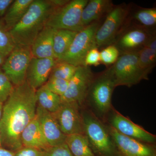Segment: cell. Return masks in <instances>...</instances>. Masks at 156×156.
<instances>
[{
    "label": "cell",
    "mask_w": 156,
    "mask_h": 156,
    "mask_svg": "<svg viewBox=\"0 0 156 156\" xmlns=\"http://www.w3.org/2000/svg\"><path fill=\"white\" fill-rule=\"evenodd\" d=\"M116 87L108 69L95 75L87 91L83 107L87 108L104 122L113 107L112 95Z\"/></svg>",
    "instance_id": "obj_3"
},
{
    "label": "cell",
    "mask_w": 156,
    "mask_h": 156,
    "mask_svg": "<svg viewBox=\"0 0 156 156\" xmlns=\"http://www.w3.org/2000/svg\"><path fill=\"white\" fill-rule=\"evenodd\" d=\"M116 87H131L147 77L140 68L137 51L121 53L114 64L108 68Z\"/></svg>",
    "instance_id": "obj_6"
},
{
    "label": "cell",
    "mask_w": 156,
    "mask_h": 156,
    "mask_svg": "<svg viewBox=\"0 0 156 156\" xmlns=\"http://www.w3.org/2000/svg\"><path fill=\"white\" fill-rule=\"evenodd\" d=\"M14 87L2 69H0V104H4L11 95Z\"/></svg>",
    "instance_id": "obj_29"
},
{
    "label": "cell",
    "mask_w": 156,
    "mask_h": 156,
    "mask_svg": "<svg viewBox=\"0 0 156 156\" xmlns=\"http://www.w3.org/2000/svg\"><path fill=\"white\" fill-rule=\"evenodd\" d=\"M5 57L0 55V66L3 64V62L5 61Z\"/></svg>",
    "instance_id": "obj_37"
},
{
    "label": "cell",
    "mask_w": 156,
    "mask_h": 156,
    "mask_svg": "<svg viewBox=\"0 0 156 156\" xmlns=\"http://www.w3.org/2000/svg\"><path fill=\"white\" fill-rule=\"evenodd\" d=\"M23 147L45 151L50 147L40 127L36 116L24 128L20 136Z\"/></svg>",
    "instance_id": "obj_18"
},
{
    "label": "cell",
    "mask_w": 156,
    "mask_h": 156,
    "mask_svg": "<svg viewBox=\"0 0 156 156\" xmlns=\"http://www.w3.org/2000/svg\"><path fill=\"white\" fill-rule=\"evenodd\" d=\"M56 8L50 1L34 0L22 19L9 30L16 45L30 47Z\"/></svg>",
    "instance_id": "obj_2"
},
{
    "label": "cell",
    "mask_w": 156,
    "mask_h": 156,
    "mask_svg": "<svg viewBox=\"0 0 156 156\" xmlns=\"http://www.w3.org/2000/svg\"><path fill=\"white\" fill-rule=\"evenodd\" d=\"M66 143L73 156H95L85 134L67 135Z\"/></svg>",
    "instance_id": "obj_23"
},
{
    "label": "cell",
    "mask_w": 156,
    "mask_h": 156,
    "mask_svg": "<svg viewBox=\"0 0 156 156\" xmlns=\"http://www.w3.org/2000/svg\"><path fill=\"white\" fill-rule=\"evenodd\" d=\"M100 20L95 21L78 32L67 52L59 61L67 62L74 66H84L85 57L89 50L94 47V39Z\"/></svg>",
    "instance_id": "obj_8"
},
{
    "label": "cell",
    "mask_w": 156,
    "mask_h": 156,
    "mask_svg": "<svg viewBox=\"0 0 156 156\" xmlns=\"http://www.w3.org/2000/svg\"><path fill=\"white\" fill-rule=\"evenodd\" d=\"M34 0H15L9 7L4 17V23L10 30L19 22Z\"/></svg>",
    "instance_id": "obj_21"
},
{
    "label": "cell",
    "mask_w": 156,
    "mask_h": 156,
    "mask_svg": "<svg viewBox=\"0 0 156 156\" xmlns=\"http://www.w3.org/2000/svg\"><path fill=\"white\" fill-rule=\"evenodd\" d=\"M3 106V105L0 104V121H1V118H2V115Z\"/></svg>",
    "instance_id": "obj_38"
},
{
    "label": "cell",
    "mask_w": 156,
    "mask_h": 156,
    "mask_svg": "<svg viewBox=\"0 0 156 156\" xmlns=\"http://www.w3.org/2000/svg\"><path fill=\"white\" fill-rule=\"evenodd\" d=\"M94 75L89 66H78L75 73L69 81L66 92L61 96L62 101L76 102L82 108Z\"/></svg>",
    "instance_id": "obj_12"
},
{
    "label": "cell",
    "mask_w": 156,
    "mask_h": 156,
    "mask_svg": "<svg viewBox=\"0 0 156 156\" xmlns=\"http://www.w3.org/2000/svg\"><path fill=\"white\" fill-rule=\"evenodd\" d=\"M103 122L123 135L141 142L156 145L155 135L133 122L128 117L120 113L113 106Z\"/></svg>",
    "instance_id": "obj_10"
},
{
    "label": "cell",
    "mask_w": 156,
    "mask_h": 156,
    "mask_svg": "<svg viewBox=\"0 0 156 156\" xmlns=\"http://www.w3.org/2000/svg\"><path fill=\"white\" fill-rule=\"evenodd\" d=\"M56 62L53 58L33 57L27 73V82L33 89L37 90L47 83Z\"/></svg>",
    "instance_id": "obj_16"
},
{
    "label": "cell",
    "mask_w": 156,
    "mask_h": 156,
    "mask_svg": "<svg viewBox=\"0 0 156 156\" xmlns=\"http://www.w3.org/2000/svg\"><path fill=\"white\" fill-rule=\"evenodd\" d=\"M106 125L116 147L118 156H156V145L125 136Z\"/></svg>",
    "instance_id": "obj_14"
},
{
    "label": "cell",
    "mask_w": 156,
    "mask_h": 156,
    "mask_svg": "<svg viewBox=\"0 0 156 156\" xmlns=\"http://www.w3.org/2000/svg\"><path fill=\"white\" fill-rule=\"evenodd\" d=\"M14 1L13 0H0V17L5 15Z\"/></svg>",
    "instance_id": "obj_34"
},
{
    "label": "cell",
    "mask_w": 156,
    "mask_h": 156,
    "mask_svg": "<svg viewBox=\"0 0 156 156\" xmlns=\"http://www.w3.org/2000/svg\"><path fill=\"white\" fill-rule=\"evenodd\" d=\"M114 6L111 0H90L82 11L81 23L85 27L106 16Z\"/></svg>",
    "instance_id": "obj_19"
},
{
    "label": "cell",
    "mask_w": 156,
    "mask_h": 156,
    "mask_svg": "<svg viewBox=\"0 0 156 156\" xmlns=\"http://www.w3.org/2000/svg\"><path fill=\"white\" fill-rule=\"evenodd\" d=\"M89 0L69 1L64 6L55 9L46 26L55 30L79 32L84 28L81 23L82 11Z\"/></svg>",
    "instance_id": "obj_7"
},
{
    "label": "cell",
    "mask_w": 156,
    "mask_h": 156,
    "mask_svg": "<svg viewBox=\"0 0 156 156\" xmlns=\"http://www.w3.org/2000/svg\"><path fill=\"white\" fill-rule=\"evenodd\" d=\"M0 156H14V154L9 150L0 147Z\"/></svg>",
    "instance_id": "obj_36"
},
{
    "label": "cell",
    "mask_w": 156,
    "mask_h": 156,
    "mask_svg": "<svg viewBox=\"0 0 156 156\" xmlns=\"http://www.w3.org/2000/svg\"><path fill=\"white\" fill-rule=\"evenodd\" d=\"M36 116L43 134L50 147L65 143L66 135L62 132L53 113L37 105Z\"/></svg>",
    "instance_id": "obj_15"
},
{
    "label": "cell",
    "mask_w": 156,
    "mask_h": 156,
    "mask_svg": "<svg viewBox=\"0 0 156 156\" xmlns=\"http://www.w3.org/2000/svg\"><path fill=\"white\" fill-rule=\"evenodd\" d=\"M101 64L100 51L96 48H93L87 53L84 61V66H97Z\"/></svg>",
    "instance_id": "obj_32"
},
{
    "label": "cell",
    "mask_w": 156,
    "mask_h": 156,
    "mask_svg": "<svg viewBox=\"0 0 156 156\" xmlns=\"http://www.w3.org/2000/svg\"><path fill=\"white\" fill-rule=\"evenodd\" d=\"M69 83V81L62 79L49 78L45 85L50 91L61 97L66 92Z\"/></svg>",
    "instance_id": "obj_30"
},
{
    "label": "cell",
    "mask_w": 156,
    "mask_h": 156,
    "mask_svg": "<svg viewBox=\"0 0 156 156\" xmlns=\"http://www.w3.org/2000/svg\"><path fill=\"white\" fill-rule=\"evenodd\" d=\"M77 67L67 62H57L49 78H58L69 81L75 73Z\"/></svg>",
    "instance_id": "obj_27"
},
{
    "label": "cell",
    "mask_w": 156,
    "mask_h": 156,
    "mask_svg": "<svg viewBox=\"0 0 156 156\" xmlns=\"http://www.w3.org/2000/svg\"><path fill=\"white\" fill-rule=\"evenodd\" d=\"M0 147H2V132H1V129H0Z\"/></svg>",
    "instance_id": "obj_39"
},
{
    "label": "cell",
    "mask_w": 156,
    "mask_h": 156,
    "mask_svg": "<svg viewBox=\"0 0 156 156\" xmlns=\"http://www.w3.org/2000/svg\"><path fill=\"white\" fill-rule=\"evenodd\" d=\"M132 18L138 23L136 25L150 30H154L156 25V8L138 9L132 15Z\"/></svg>",
    "instance_id": "obj_24"
},
{
    "label": "cell",
    "mask_w": 156,
    "mask_h": 156,
    "mask_svg": "<svg viewBox=\"0 0 156 156\" xmlns=\"http://www.w3.org/2000/svg\"><path fill=\"white\" fill-rule=\"evenodd\" d=\"M130 10V5L125 4L113 6L96 31L94 39L95 48L99 49L114 44L121 33L129 25Z\"/></svg>",
    "instance_id": "obj_5"
},
{
    "label": "cell",
    "mask_w": 156,
    "mask_h": 156,
    "mask_svg": "<svg viewBox=\"0 0 156 156\" xmlns=\"http://www.w3.org/2000/svg\"><path fill=\"white\" fill-rule=\"evenodd\" d=\"M62 132L65 135L85 134L82 108L74 102H62L53 113Z\"/></svg>",
    "instance_id": "obj_11"
},
{
    "label": "cell",
    "mask_w": 156,
    "mask_h": 156,
    "mask_svg": "<svg viewBox=\"0 0 156 156\" xmlns=\"http://www.w3.org/2000/svg\"><path fill=\"white\" fill-rule=\"evenodd\" d=\"M16 45L4 21L0 20V55L5 58L12 52Z\"/></svg>",
    "instance_id": "obj_26"
},
{
    "label": "cell",
    "mask_w": 156,
    "mask_h": 156,
    "mask_svg": "<svg viewBox=\"0 0 156 156\" xmlns=\"http://www.w3.org/2000/svg\"><path fill=\"white\" fill-rule=\"evenodd\" d=\"M33 56L30 46L16 45L2 65V70L13 85H21L26 80L27 73Z\"/></svg>",
    "instance_id": "obj_9"
},
{
    "label": "cell",
    "mask_w": 156,
    "mask_h": 156,
    "mask_svg": "<svg viewBox=\"0 0 156 156\" xmlns=\"http://www.w3.org/2000/svg\"><path fill=\"white\" fill-rule=\"evenodd\" d=\"M144 47L156 51V36L154 34L148 41Z\"/></svg>",
    "instance_id": "obj_35"
},
{
    "label": "cell",
    "mask_w": 156,
    "mask_h": 156,
    "mask_svg": "<svg viewBox=\"0 0 156 156\" xmlns=\"http://www.w3.org/2000/svg\"><path fill=\"white\" fill-rule=\"evenodd\" d=\"M85 135L95 156H118L116 147L106 124L86 107L82 108Z\"/></svg>",
    "instance_id": "obj_4"
},
{
    "label": "cell",
    "mask_w": 156,
    "mask_h": 156,
    "mask_svg": "<svg viewBox=\"0 0 156 156\" xmlns=\"http://www.w3.org/2000/svg\"><path fill=\"white\" fill-rule=\"evenodd\" d=\"M137 55L140 68L148 78L149 75L155 66L156 51L144 47L137 51Z\"/></svg>",
    "instance_id": "obj_25"
},
{
    "label": "cell",
    "mask_w": 156,
    "mask_h": 156,
    "mask_svg": "<svg viewBox=\"0 0 156 156\" xmlns=\"http://www.w3.org/2000/svg\"><path fill=\"white\" fill-rule=\"evenodd\" d=\"M36 95L37 105L51 113L56 112L60 107L61 97L50 91L45 85L37 89Z\"/></svg>",
    "instance_id": "obj_22"
},
{
    "label": "cell",
    "mask_w": 156,
    "mask_h": 156,
    "mask_svg": "<svg viewBox=\"0 0 156 156\" xmlns=\"http://www.w3.org/2000/svg\"><path fill=\"white\" fill-rule=\"evenodd\" d=\"M56 30L46 26L30 46L33 57L37 58H54L53 37Z\"/></svg>",
    "instance_id": "obj_17"
},
{
    "label": "cell",
    "mask_w": 156,
    "mask_h": 156,
    "mask_svg": "<svg viewBox=\"0 0 156 156\" xmlns=\"http://www.w3.org/2000/svg\"><path fill=\"white\" fill-rule=\"evenodd\" d=\"M44 151L36 148L25 147L22 148L14 152V156H43Z\"/></svg>",
    "instance_id": "obj_33"
},
{
    "label": "cell",
    "mask_w": 156,
    "mask_h": 156,
    "mask_svg": "<svg viewBox=\"0 0 156 156\" xmlns=\"http://www.w3.org/2000/svg\"><path fill=\"white\" fill-rule=\"evenodd\" d=\"M43 156H73L66 143L56 146L50 147L44 151Z\"/></svg>",
    "instance_id": "obj_31"
},
{
    "label": "cell",
    "mask_w": 156,
    "mask_h": 156,
    "mask_svg": "<svg viewBox=\"0 0 156 156\" xmlns=\"http://www.w3.org/2000/svg\"><path fill=\"white\" fill-rule=\"evenodd\" d=\"M154 30L137 25H128L117 38L114 45L121 53L139 51L144 46L154 34Z\"/></svg>",
    "instance_id": "obj_13"
},
{
    "label": "cell",
    "mask_w": 156,
    "mask_h": 156,
    "mask_svg": "<svg viewBox=\"0 0 156 156\" xmlns=\"http://www.w3.org/2000/svg\"><path fill=\"white\" fill-rule=\"evenodd\" d=\"M119 55V51L114 45L107 46L100 51L101 64L107 66L114 64Z\"/></svg>",
    "instance_id": "obj_28"
},
{
    "label": "cell",
    "mask_w": 156,
    "mask_h": 156,
    "mask_svg": "<svg viewBox=\"0 0 156 156\" xmlns=\"http://www.w3.org/2000/svg\"><path fill=\"white\" fill-rule=\"evenodd\" d=\"M78 32L56 30L53 37V51L56 61L61 60L67 52Z\"/></svg>",
    "instance_id": "obj_20"
},
{
    "label": "cell",
    "mask_w": 156,
    "mask_h": 156,
    "mask_svg": "<svg viewBox=\"0 0 156 156\" xmlns=\"http://www.w3.org/2000/svg\"><path fill=\"white\" fill-rule=\"evenodd\" d=\"M36 91L26 80L14 87L11 95L3 104L0 121L2 147L13 152L23 147L21 133L36 116Z\"/></svg>",
    "instance_id": "obj_1"
}]
</instances>
